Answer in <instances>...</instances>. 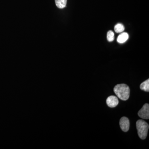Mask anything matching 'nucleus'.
<instances>
[{
	"mask_svg": "<svg viewBox=\"0 0 149 149\" xmlns=\"http://www.w3.org/2000/svg\"><path fill=\"white\" fill-rule=\"evenodd\" d=\"M107 104L111 108H114L118 104V100L117 97L112 95L109 96L107 99Z\"/></svg>",
	"mask_w": 149,
	"mask_h": 149,
	"instance_id": "obj_5",
	"label": "nucleus"
},
{
	"mask_svg": "<svg viewBox=\"0 0 149 149\" xmlns=\"http://www.w3.org/2000/svg\"><path fill=\"white\" fill-rule=\"evenodd\" d=\"M136 128L140 139L144 140L147 138L149 125L146 121L143 120H139L136 122Z\"/></svg>",
	"mask_w": 149,
	"mask_h": 149,
	"instance_id": "obj_2",
	"label": "nucleus"
},
{
	"mask_svg": "<svg viewBox=\"0 0 149 149\" xmlns=\"http://www.w3.org/2000/svg\"><path fill=\"white\" fill-rule=\"evenodd\" d=\"M107 40L109 42H113L114 40V34L111 30H109L107 33Z\"/></svg>",
	"mask_w": 149,
	"mask_h": 149,
	"instance_id": "obj_10",
	"label": "nucleus"
},
{
	"mask_svg": "<svg viewBox=\"0 0 149 149\" xmlns=\"http://www.w3.org/2000/svg\"><path fill=\"white\" fill-rule=\"evenodd\" d=\"M129 38V35L126 32H123L120 34L117 37V41L118 42L123 44L126 42Z\"/></svg>",
	"mask_w": 149,
	"mask_h": 149,
	"instance_id": "obj_6",
	"label": "nucleus"
},
{
	"mask_svg": "<svg viewBox=\"0 0 149 149\" xmlns=\"http://www.w3.org/2000/svg\"><path fill=\"white\" fill-rule=\"evenodd\" d=\"M114 29L116 33H121L125 30V27L123 24L118 23L115 26Z\"/></svg>",
	"mask_w": 149,
	"mask_h": 149,
	"instance_id": "obj_9",
	"label": "nucleus"
},
{
	"mask_svg": "<svg viewBox=\"0 0 149 149\" xmlns=\"http://www.w3.org/2000/svg\"><path fill=\"white\" fill-rule=\"evenodd\" d=\"M140 88L145 92H149V79L144 81L140 85Z\"/></svg>",
	"mask_w": 149,
	"mask_h": 149,
	"instance_id": "obj_8",
	"label": "nucleus"
},
{
	"mask_svg": "<svg viewBox=\"0 0 149 149\" xmlns=\"http://www.w3.org/2000/svg\"><path fill=\"white\" fill-rule=\"evenodd\" d=\"M114 93L120 100L126 101L130 97V89L126 84H118L113 89Z\"/></svg>",
	"mask_w": 149,
	"mask_h": 149,
	"instance_id": "obj_1",
	"label": "nucleus"
},
{
	"mask_svg": "<svg viewBox=\"0 0 149 149\" xmlns=\"http://www.w3.org/2000/svg\"><path fill=\"white\" fill-rule=\"evenodd\" d=\"M120 128L123 131L126 132L129 130L130 128V121L128 118L123 117L120 120Z\"/></svg>",
	"mask_w": 149,
	"mask_h": 149,
	"instance_id": "obj_4",
	"label": "nucleus"
},
{
	"mask_svg": "<svg viewBox=\"0 0 149 149\" xmlns=\"http://www.w3.org/2000/svg\"><path fill=\"white\" fill-rule=\"evenodd\" d=\"M56 5L59 8L62 9L66 6L67 0H55Z\"/></svg>",
	"mask_w": 149,
	"mask_h": 149,
	"instance_id": "obj_7",
	"label": "nucleus"
},
{
	"mask_svg": "<svg viewBox=\"0 0 149 149\" xmlns=\"http://www.w3.org/2000/svg\"><path fill=\"white\" fill-rule=\"evenodd\" d=\"M138 115L143 119H148L149 118V105L146 104L138 112Z\"/></svg>",
	"mask_w": 149,
	"mask_h": 149,
	"instance_id": "obj_3",
	"label": "nucleus"
}]
</instances>
